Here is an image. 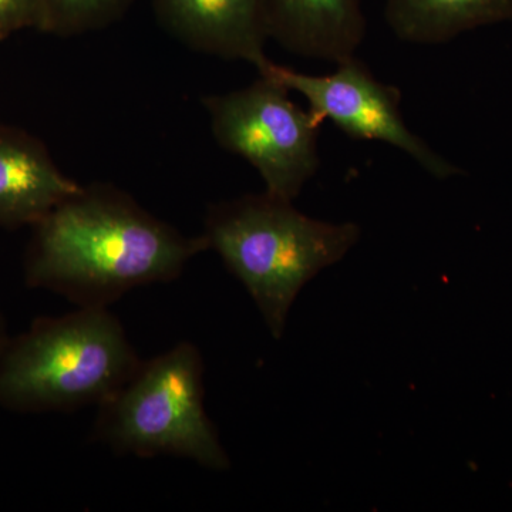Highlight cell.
Returning <instances> with one entry per match:
<instances>
[{"mask_svg": "<svg viewBox=\"0 0 512 512\" xmlns=\"http://www.w3.org/2000/svg\"><path fill=\"white\" fill-rule=\"evenodd\" d=\"M269 39L306 59L339 64L365 42L360 0H264Z\"/></svg>", "mask_w": 512, "mask_h": 512, "instance_id": "obj_9", "label": "cell"}, {"mask_svg": "<svg viewBox=\"0 0 512 512\" xmlns=\"http://www.w3.org/2000/svg\"><path fill=\"white\" fill-rule=\"evenodd\" d=\"M32 228L26 285L83 308H110L140 286L175 281L208 251L201 234H183L106 183L82 185Z\"/></svg>", "mask_w": 512, "mask_h": 512, "instance_id": "obj_1", "label": "cell"}, {"mask_svg": "<svg viewBox=\"0 0 512 512\" xmlns=\"http://www.w3.org/2000/svg\"><path fill=\"white\" fill-rule=\"evenodd\" d=\"M8 335L5 332V325H3L2 316H0V353L5 349L6 343H8Z\"/></svg>", "mask_w": 512, "mask_h": 512, "instance_id": "obj_13", "label": "cell"}, {"mask_svg": "<svg viewBox=\"0 0 512 512\" xmlns=\"http://www.w3.org/2000/svg\"><path fill=\"white\" fill-rule=\"evenodd\" d=\"M258 72L278 80L289 92L301 94L316 121H332L352 140L380 141L399 148L437 180L461 173L406 126L399 87L377 80L356 56L336 64L335 72L326 76L296 72L269 59Z\"/></svg>", "mask_w": 512, "mask_h": 512, "instance_id": "obj_6", "label": "cell"}, {"mask_svg": "<svg viewBox=\"0 0 512 512\" xmlns=\"http://www.w3.org/2000/svg\"><path fill=\"white\" fill-rule=\"evenodd\" d=\"M143 360L110 308L36 320L0 353V406L12 412H74L99 406Z\"/></svg>", "mask_w": 512, "mask_h": 512, "instance_id": "obj_3", "label": "cell"}, {"mask_svg": "<svg viewBox=\"0 0 512 512\" xmlns=\"http://www.w3.org/2000/svg\"><path fill=\"white\" fill-rule=\"evenodd\" d=\"M40 32L59 37L99 32L119 22L134 0H37Z\"/></svg>", "mask_w": 512, "mask_h": 512, "instance_id": "obj_11", "label": "cell"}, {"mask_svg": "<svg viewBox=\"0 0 512 512\" xmlns=\"http://www.w3.org/2000/svg\"><path fill=\"white\" fill-rule=\"evenodd\" d=\"M42 26L37 0H0V40L20 30Z\"/></svg>", "mask_w": 512, "mask_h": 512, "instance_id": "obj_12", "label": "cell"}, {"mask_svg": "<svg viewBox=\"0 0 512 512\" xmlns=\"http://www.w3.org/2000/svg\"><path fill=\"white\" fill-rule=\"evenodd\" d=\"M272 77L202 99L215 143L258 171L265 191L295 201L320 167L322 123Z\"/></svg>", "mask_w": 512, "mask_h": 512, "instance_id": "obj_5", "label": "cell"}, {"mask_svg": "<svg viewBox=\"0 0 512 512\" xmlns=\"http://www.w3.org/2000/svg\"><path fill=\"white\" fill-rule=\"evenodd\" d=\"M384 19L402 42L443 45L468 30L512 20V0H384Z\"/></svg>", "mask_w": 512, "mask_h": 512, "instance_id": "obj_10", "label": "cell"}, {"mask_svg": "<svg viewBox=\"0 0 512 512\" xmlns=\"http://www.w3.org/2000/svg\"><path fill=\"white\" fill-rule=\"evenodd\" d=\"M161 28L202 55L256 69L269 59L264 0H153Z\"/></svg>", "mask_w": 512, "mask_h": 512, "instance_id": "obj_7", "label": "cell"}, {"mask_svg": "<svg viewBox=\"0 0 512 512\" xmlns=\"http://www.w3.org/2000/svg\"><path fill=\"white\" fill-rule=\"evenodd\" d=\"M201 235L245 286L271 335L281 339L303 286L342 261L362 229L308 217L293 201L264 191L210 205Z\"/></svg>", "mask_w": 512, "mask_h": 512, "instance_id": "obj_2", "label": "cell"}, {"mask_svg": "<svg viewBox=\"0 0 512 512\" xmlns=\"http://www.w3.org/2000/svg\"><path fill=\"white\" fill-rule=\"evenodd\" d=\"M80 187L39 138L0 124V227H35Z\"/></svg>", "mask_w": 512, "mask_h": 512, "instance_id": "obj_8", "label": "cell"}, {"mask_svg": "<svg viewBox=\"0 0 512 512\" xmlns=\"http://www.w3.org/2000/svg\"><path fill=\"white\" fill-rule=\"evenodd\" d=\"M204 375V359L191 342L143 360L97 406L90 439L120 456H173L229 470L231 460L205 410Z\"/></svg>", "mask_w": 512, "mask_h": 512, "instance_id": "obj_4", "label": "cell"}]
</instances>
